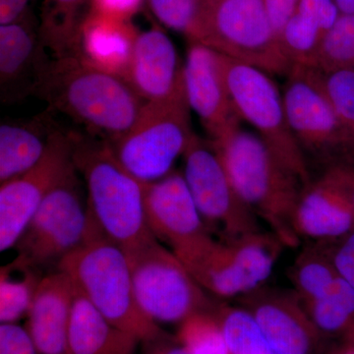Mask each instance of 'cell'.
<instances>
[{
	"mask_svg": "<svg viewBox=\"0 0 354 354\" xmlns=\"http://www.w3.org/2000/svg\"><path fill=\"white\" fill-rule=\"evenodd\" d=\"M35 95L109 143L132 127L146 104L124 78L76 55L50 58Z\"/></svg>",
	"mask_w": 354,
	"mask_h": 354,
	"instance_id": "6da1fadb",
	"label": "cell"
},
{
	"mask_svg": "<svg viewBox=\"0 0 354 354\" xmlns=\"http://www.w3.org/2000/svg\"><path fill=\"white\" fill-rule=\"evenodd\" d=\"M211 144L244 202L268 223L283 246H297L300 239L293 218L306 187L299 177L258 135L241 128Z\"/></svg>",
	"mask_w": 354,
	"mask_h": 354,
	"instance_id": "7a4b0ae2",
	"label": "cell"
},
{
	"mask_svg": "<svg viewBox=\"0 0 354 354\" xmlns=\"http://www.w3.org/2000/svg\"><path fill=\"white\" fill-rule=\"evenodd\" d=\"M88 218L87 239L60 261L57 270L66 272L77 290L115 327L142 344L160 339L165 333L140 307L124 251Z\"/></svg>",
	"mask_w": 354,
	"mask_h": 354,
	"instance_id": "3957f363",
	"label": "cell"
},
{
	"mask_svg": "<svg viewBox=\"0 0 354 354\" xmlns=\"http://www.w3.org/2000/svg\"><path fill=\"white\" fill-rule=\"evenodd\" d=\"M73 162L87 189L88 214L102 234L131 248L155 236L144 211L143 183L114 157L109 142L72 133Z\"/></svg>",
	"mask_w": 354,
	"mask_h": 354,
	"instance_id": "277c9868",
	"label": "cell"
},
{
	"mask_svg": "<svg viewBox=\"0 0 354 354\" xmlns=\"http://www.w3.org/2000/svg\"><path fill=\"white\" fill-rule=\"evenodd\" d=\"M283 246L272 232L216 241L208 232L172 251L205 290L234 297H243L269 279Z\"/></svg>",
	"mask_w": 354,
	"mask_h": 354,
	"instance_id": "5b68a950",
	"label": "cell"
},
{
	"mask_svg": "<svg viewBox=\"0 0 354 354\" xmlns=\"http://www.w3.org/2000/svg\"><path fill=\"white\" fill-rule=\"evenodd\" d=\"M198 43L271 76L286 77L293 66L263 0H206Z\"/></svg>",
	"mask_w": 354,
	"mask_h": 354,
	"instance_id": "8992f818",
	"label": "cell"
},
{
	"mask_svg": "<svg viewBox=\"0 0 354 354\" xmlns=\"http://www.w3.org/2000/svg\"><path fill=\"white\" fill-rule=\"evenodd\" d=\"M123 251L137 301L153 322L178 325L191 314L218 306L174 251L155 236Z\"/></svg>",
	"mask_w": 354,
	"mask_h": 354,
	"instance_id": "52a82bcc",
	"label": "cell"
},
{
	"mask_svg": "<svg viewBox=\"0 0 354 354\" xmlns=\"http://www.w3.org/2000/svg\"><path fill=\"white\" fill-rule=\"evenodd\" d=\"M225 85L242 120L274 155L308 186L312 177L307 158L291 132L283 95L270 74L218 53Z\"/></svg>",
	"mask_w": 354,
	"mask_h": 354,
	"instance_id": "ba28073f",
	"label": "cell"
},
{
	"mask_svg": "<svg viewBox=\"0 0 354 354\" xmlns=\"http://www.w3.org/2000/svg\"><path fill=\"white\" fill-rule=\"evenodd\" d=\"M189 111L187 100L146 102L132 127L109 143L114 157L140 183L164 178L195 135Z\"/></svg>",
	"mask_w": 354,
	"mask_h": 354,
	"instance_id": "9c48e42d",
	"label": "cell"
},
{
	"mask_svg": "<svg viewBox=\"0 0 354 354\" xmlns=\"http://www.w3.org/2000/svg\"><path fill=\"white\" fill-rule=\"evenodd\" d=\"M78 174L74 167L44 198L14 246L12 267L38 271L57 266L86 241L90 218Z\"/></svg>",
	"mask_w": 354,
	"mask_h": 354,
	"instance_id": "30bf717a",
	"label": "cell"
},
{
	"mask_svg": "<svg viewBox=\"0 0 354 354\" xmlns=\"http://www.w3.org/2000/svg\"><path fill=\"white\" fill-rule=\"evenodd\" d=\"M283 95L291 132L305 157L325 169L354 158V134L326 95L318 69L293 65Z\"/></svg>",
	"mask_w": 354,
	"mask_h": 354,
	"instance_id": "8fae6325",
	"label": "cell"
},
{
	"mask_svg": "<svg viewBox=\"0 0 354 354\" xmlns=\"http://www.w3.org/2000/svg\"><path fill=\"white\" fill-rule=\"evenodd\" d=\"M184 179L205 225L221 239L261 232L259 216L244 202L211 142L195 134L183 153Z\"/></svg>",
	"mask_w": 354,
	"mask_h": 354,
	"instance_id": "7c38bea8",
	"label": "cell"
},
{
	"mask_svg": "<svg viewBox=\"0 0 354 354\" xmlns=\"http://www.w3.org/2000/svg\"><path fill=\"white\" fill-rule=\"evenodd\" d=\"M72 133L58 129L41 160L25 174L0 187V250L12 248L26 227L55 186L71 171Z\"/></svg>",
	"mask_w": 354,
	"mask_h": 354,
	"instance_id": "4fadbf2b",
	"label": "cell"
},
{
	"mask_svg": "<svg viewBox=\"0 0 354 354\" xmlns=\"http://www.w3.org/2000/svg\"><path fill=\"white\" fill-rule=\"evenodd\" d=\"M183 77L189 108L199 116L209 141H220L241 129L242 120L225 85L216 51L189 41Z\"/></svg>",
	"mask_w": 354,
	"mask_h": 354,
	"instance_id": "5bb4252c",
	"label": "cell"
},
{
	"mask_svg": "<svg viewBox=\"0 0 354 354\" xmlns=\"http://www.w3.org/2000/svg\"><path fill=\"white\" fill-rule=\"evenodd\" d=\"M266 339L279 354H320L324 341L297 293L258 288L242 297Z\"/></svg>",
	"mask_w": 354,
	"mask_h": 354,
	"instance_id": "9a60e30c",
	"label": "cell"
},
{
	"mask_svg": "<svg viewBox=\"0 0 354 354\" xmlns=\"http://www.w3.org/2000/svg\"><path fill=\"white\" fill-rule=\"evenodd\" d=\"M183 67L171 39L155 27L137 35L125 80L146 102L183 101Z\"/></svg>",
	"mask_w": 354,
	"mask_h": 354,
	"instance_id": "2e32d148",
	"label": "cell"
},
{
	"mask_svg": "<svg viewBox=\"0 0 354 354\" xmlns=\"http://www.w3.org/2000/svg\"><path fill=\"white\" fill-rule=\"evenodd\" d=\"M143 199L149 228L171 250L209 232L183 174L171 171L164 178L143 183Z\"/></svg>",
	"mask_w": 354,
	"mask_h": 354,
	"instance_id": "e0dca14e",
	"label": "cell"
},
{
	"mask_svg": "<svg viewBox=\"0 0 354 354\" xmlns=\"http://www.w3.org/2000/svg\"><path fill=\"white\" fill-rule=\"evenodd\" d=\"M76 286L66 272H51L39 281L26 329L39 354H69L68 335Z\"/></svg>",
	"mask_w": 354,
	"mask_h": 354,
	"instance_id": "ac0fdd59",
	"label": "cell"
},
{
	"mask_svg": "<svg viewBox=\"0 0 354 354\" xmlns=\"http://www.w3.org/2000/svg\"><path fill=\"white\" fill-rule=\"evenodd\" d=\"M39 30L23 18L0 26V88L3 102L35 94L39 76L48 64Z\"/></svg>",
	"mask_w": 354,
	"mask_h": 354,
	"instance_id": "d6986e66",
	"label": "cell"
},
{
	"mask_svg": "<svg viewBox=\"0 0 354 354\" xmlns=\"http://www.w3.org/2000/svg\"><path fill=\"white\" fill-rule=\"evenodd\" d=\"M298 237L339 241L354 230V207L339 187L320 176L306 186L295 209Z\"/></svg>",
	"mask_w": 354,
	"mask_h": 354,
	"instance_id": "ffe728a7",
	"label": "cell"
},
{
	"mask_svg": "<svg viewBox=\"0 0 354 354\" xmlns=\"http://www.w3.org/2000/svg\"><path fill=\"white\" fill-rule=\"evenodd\" d=\"M138 32L130 21L91 9L81 30L78 57L95 68L125 79Z\"/></svg>",
	"mask_w": 354,
	"mask_h": 354,
	"instance_id": "44dd1931",
	"label": "cell"
},
{
	"mask_svg": "<svg viewBox=\"0 0 354 354\" xmlns=\"http://www.w3.org/2000/svg\"><path fill=\"white\" fill-rule=\"evenodd\" d=\"M339 16L335 0H301L279 35L291 64L316 68L324 39Z\"/></svg>",
	"mask_w": 354,
	"mask_h": 354,
	"instance_id": "7402d4cb",
	"label": "cell"
},
{
	"mask_svg": "<svg viewBox=\"0 0 354 354\" xmlns=\"http://www.w3.org/2000/svg\"><path fill=\"white\" fill-rule=\"evenodd\" d=\"M140 339L109 322L76 288L69 354H137Z\"/></svg>",
	"mask_w": 354,
	"mask_h": 354,
	"instance_id": "603a6c76",
	"label": "cell"
},
{
	"mask_svg": "<svg viewBox=\"0 0 354 354\" xmlns=\"http://www.w3.org/2000/svg\"><path fill=\"white\" fill-rule=\"evenodd\" d=\"M57 130L44 115L26 123H1L0 183L16 178L38 164Z\"/></svg>",
	"mask_w": 354,
	"mask_h": 354,
	"instance_id": "cb8c5ba5",
	"label": "cell"
},
{
	"mask_svg": "<svg viewBox=\"0 0 354 354\" xmlns=\"http://www.w3.org/2000/svg\"><path fill=\"white\" fill-rule=\"evenodd\" d=\"M92 0H43L39 38L51 57L79 55L81 30Z\"/></svg>",
	"mask_w": 354,
	"mask_h": 354,
	"instance_id": "d4e9b609",
	"label": "cell"
},
{
	"mask_svg": "<svg viewBox=\"0 0 354 354\" xmlns=\"http://www.w3.org/2000/svg\"><path fill=\"white\" fill-rule=\"evenodd\" d=\"M324 339L354 344V288L341 277L316 299L304 304Z\"/></svg>",
	"mask_w": 354,
	"mask_h": 354,
	"instance_id": "484cf974",
	"label": "cell"
},
{
	"mask_svg": "<svg viewBox=\"0 0 354 354\" xmlns=\"http://www.w3.org/2000/svg\"><path fill=\"white\" fill-rule=\"evenodd\" d=\"M339 278L330 250L322 246L308 247L299 254L291 267L290 279L295 292L304 304L322 295Z\"/></svg>",
	"mask_w": 354,
	"mask_h": 354,
	"instance_id": "4316f807",
	"label": "cell"
},
{
	"mask_svg": "<svg viewBox=\"0 0 354 354\" xmlns=\"http://www.w3.org/2000/svg\"><path fill=\"white\" fill-rule=\"evenodd\" d=\"M230 354H279L266 339L250 312L243 307L216 309Z\"/></svg>",
	"mask_w": 354,
	"mask_h": 354,
	"instance_id": "83f0119b",
	"label": "cell"
},
{
	"mask_svg": "<svg viewBox=\"0 0 354 354\" xmlns=\"http://www.w3.org/2000/svg\"><path fill=\"white\" fill-rule=\"evenodd\" d=\"M218 307L191 314L178 324L176 339L188 354H230Z\"/></svg>",
	"mask_w": 354,
	"mask_h": 354,
	"instance_id": "f1b7e54d",
	"label": "cell"
},
{
	"mask_svg": "<svg viewBox=\"0 0 354 354\" xmlns=\"http://www.w3.org/2000/svg\"><path fill=\"white\" fill-rule=\"evenodd\" d=\"M156 18L165 27L184 35L189 41L201 38L206 0H146Z\"/></svg>",
	"mask_w": 354,
	"mask_h": 354,
	"instance_id": "f546056e",
	"label": "cell"
},
{
	"mask_svg": "<svg viewBox=\"0 0 354 354\" xmlns=\"http://www.w3.org/2000/svg\"><path fill=\"white\" fill-rule=\"evenodd\" d=\"M16 269V268H15ZM22 270V278H10L6 268L0 272V321L16 323L28 315L35 293L41 281L38 271Z\"/></svg>",
	"mask_w": 354,
	"mask_h": 354,
	"instance_id": "4dcf8cb0",
	"label": "cell"
},
{
	"mask_svg": "<svg viewBox=\"0 0 354 354\" xmlns=\"http://www.w3.org/2000/svg\"><path fill=\"white\" fill-rule=\"evenodd\" d=\"M316 69L354 71V14H341L324 39Z\"/></svg>",
	"mask_w": 354,
	"mask_h": 354,
	"instance_id": "1f68e13d",
	"label": "cell"
},
{
	"mask_svg": "<svg viewBox=\"0 0 354 354\" xmlns=\"http://www.w3.org/2000/svg\"><path fill=\"white\" fill-rule=\"evenodd\" d=\"M318 71L326 95L339 118L354 134V71Z\"/></svg>",
	"mask_w": 354,
	"mask_h": 354,
	"instance_id": "d6a6232c",
	"label": "cell"
},
{
	"mask_svg": "<svg viewBox=\"0 0 354 354\" xmlns=\"http://www.w3.org/2000/svg\"><path fill=\"white\" fill-rule=\"evenodd\" d=\"M0 354H39L31 335L16 323L0 325Z\"/></svg>",
	"mask_w": 354,
	"mask_h": 354,
	"instance_id": "836d02e7",
	"label": "cell"
},
{
	"mask_svg": "<svg viewBox=\"0 0 354 354\" xmlns=\"http://www.w3.org/2000/svg\"><path fill=\"white\" fill-rule=\"evenodd\" d=\"M330 251L337 274L354 288V230Z\"/></svg>",
	"mask_w": 354,
	"mask_h": 354,
	"instance_id": "e575fe53",
	"label": "cell"
},
{
	"mask_svg": "<svg viewBox=\"0 0 354 354\" xmlns=\"http://www.w3.org/2000/svg\"><path fill=\"white\" fill-rule=\"evenodd\" d=\"M146 0H92V10L109 17L131 20Z\"/></svg>",
	"mask_w": 354,
	"mask_h": 354,
	"instance_id": "d590c367",
	"label": "cell"
},
{
	"mask_svg": "<svg viewBox=\"0 0 354 354\" xmlns=\"http://www.w3.org/2000/svg\"><path fill=\"white\" fill-rule=\"evenodd\" d=\"M301 0H263L268 15L278 36L291 16L297 11Z\"/></svg>",
	"mask_w": 354,
	"mask_h": 354,
	"instance_id": "8d00e7d4",
	"label": "cell"
},
{
	"mask_svg": "<svg viewBox=\"0 0 354 354\" xmlns=\"http://www.w3.org/2000/svg\"><path fill=\"white\" fill-rule=\"evenodd\" d=\"M29 0H0V26L17 22L25 17Z\"/></svg>",
	"mask_w": 354,
	"mask_h": 354,
	"instance_id": "74e56055",
	"label": "cell"
},
{
	"mask_svg": "<svg viewBox=\"0 0 354 354\" xmlns=\"http://www.w3.org/2000/svg\"><path fill=\"white\" fill-rule=\"evenodd\" d=\"M144 344L147 348L145 354H188L176 339H172L167 334Z\"/></svg>",
	"mask_w": 354,
	"mask_h": 354,
	"instance_id": "f35d334b",
	"label": "cell"
},
{
	"mask_svg": "<svg viewBox=\"0 0 354 354\" xmlns=\"http://www.w3.org/2000/svg\"><path fill=\"white\" fill-rule=\"evenodd\" d=\"M321 176L325 177L326 179L339 187L348 197L354 207V183L342 178L341 176H337V174L329 169H325Z\"/></svg>",
	"mask_w": 354,
	"mask_h": 354,
	"instance_id": "ab89813d",
	"label": "cell"
},
{
	"mask_svg": "<svg viewBox=\"0 0 354 354\" xmlns=\"http://www.w3.org/2000/svg\"><path fill=\"white\" fill-rule=\"evenodd\" d=\"M341 14H354V0H335Z\"/></svg>",
	"mask_w": 354,
	"mask_h": 354,
	"instance_id": "60d3db41",
	"label": "cell"
},
{
	"mask_svg": "<svg viewBox=\"0 0 354 354\" xmlns=\"http://www.w3.org/2000/svg\"><path fill=\"white\" fill-rule=\"evenodd\" d=\"M334 354H354V344L342 346V348H339V351H335Z\"/></svg>",
	"mask_w": 354,
	"mask_h": 354,
	"instance_id": "b9f144b4",
	"label": "cell"
}]
</instances>
